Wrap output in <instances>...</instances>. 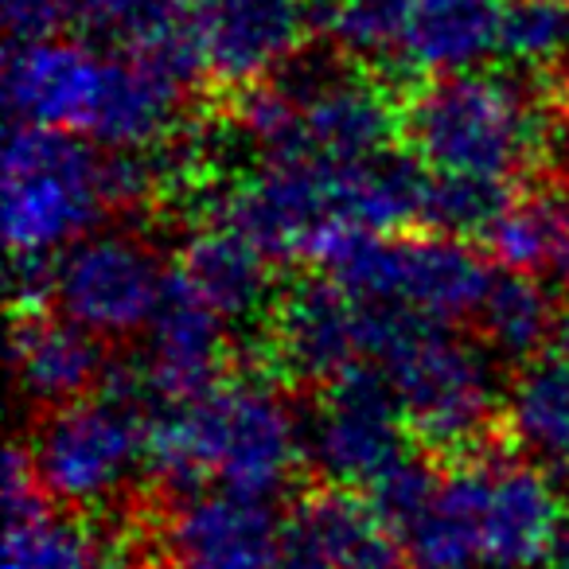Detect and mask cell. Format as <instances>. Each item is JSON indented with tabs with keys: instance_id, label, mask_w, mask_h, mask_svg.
<instances>
[{
	"instance_id": "obj_25",
	"label": "cell",
	"mask_w": 569,
	"mask_h": 569,
	"mask_svg": "<svg viewBox=\"0 0 569 569\" xmlns=\"http://www.w3.org/2000/svg\"><path fill=\"white\" fill-rule=\"evenodd\" d=\"M499 56L527 71H553L569 56V0H507Z\"/></svg>"
},
{
	"instance_id": "obj_24",
	"label": "cell",
	"mask_w": 569,
	"mask_h": 569,
	"mask_svg": "<svg viewBox=\"0 0 569 569\" xmlns=\"http://www.w3.org/2000/svg\"><path fill=\"white\" fill-rule=\"evenodd\" d=\"M515 191L507 183L488 180H457V176H433L429 172V196H426V222L421 230L429 234H449L465 242L468 234L488 238V230L499 222Z\"/></svg>"
},
{
	"instance_id": "obj_10",
	"label": "cell",
	"mask_w": 569,
	"mask_h": 569,
	"mask_svg": "<svg viewBox=\"0 0 569 569\" xmlns=\"http://www.w3.org/2000/svg\"><path fill=\"white\" fill-rule=\"evenodd\" d=\"M266 320L269 363L284 379L325 390L356 367L375 363L387 312L367 309L332 277H301L277 293Z\"/></svg>"
},
{
	"instance_id": "obj_23",
	"label": "cell",
	"mask_w": 569,
	"mask_h": 569,
	"mask_svg": "<svg viewBox=\"0 0 569 569\" xmlns=\"http://www.w3.org/2000/svg\"><path fill=\"white\" fill-rule=\"evenodd\" d=\"M507 426L538 457L569 465V359L561 351L519 371L507 395Z\"/></svg>"
},
{
	"instance_id": "obj_13",
	"label": "cell",
	"mask_w": 569,
	"mask_h": 569,
	"mask_svg": "<svg viewBox=\"0 0 569 569\" xmlns=\"http://www.w3.org/2000/svg\"><path fill=\"white\" fill-rule=\"evenodd\" d=\"M152 535L176 569H281L284 522H277L266 499L238 491L172 496Z\"/></svg>"
},
{
	"instance_id": "obj_3",
	"label": "cell",
	"mask_w": 569,
	"mask_h": 569,
	"mask_svg": "<svg viewBox=\"0 0 569 569\" xmlns=\"http://www.w3.org/2000/svg\"><path fill=\"white\" fill-rule=\"evenodd\" d=\"M234 126L261 152V164L340 168L395 149L402 106L375 71L293 63L273 82L234 98Z\"/></svg>"
},
{
	"instance_id": "obj_9",
	"label": "cell",
	"mask_w": 569,
	"mask_h": 569,
	"mask_svg": "<svg viewBox=\"0 0 569 569\" xmlns=\"http://www.w3.org/2000/svg\"><path fill=\"white\" fill-rule=\"evenodd\" d=\"M172 273L160 269L149 238L137 230H94L59 253L51 301L63 320L102 343L149 332Z\"/></svg>"
},
{
	"instance_id": "obj_14",
	"label": "cell",
	"mask_w": 569,
	"mask_h": 569,
	"mask_svg": "<svg viewBox=\"0 0 569 569\" xmlns=\"http://www.w3.org/2000/svg\"><path fill=\"white\" fill-rule=\"evenodd\" d=\"M406 538L363 491L317 488L284 519L281 569H402Z\"/></svg>"
},
{
	"instance_id": "obj_22",
	"label": "cell",
	"mask_w": 569,
	"mask_h": 569,
	"mask_svg": "<svg viewBox=\"0 0 569 569\" xmlns=\"http://www.w3.org/2000/svg\"><path fill=\"white\" fill-rule=\"evenodd\" d=\"M483 343L496 356L515 359V363H535L553 343L566 336L561 328V301L553 284L522 273H499L476 312Z\"/></svg>"
},
{
	"instance_id": "obj_15",
	"label": "cell",
	"mask_w": 569,
	"mask_h": 569,
	"mask_svg": "<svg viewBox=\"0 0 569 569\" xmlns=\"http://www.w3.org/2000/svg\"><path fill=\"white\" fill-rule=\"evenodd\" d=\"M227 328V320L180 273H172L164 301L144 332L149 336L144 363L133 375L144 402L168 410V406H183L207 395L214 382H222V363H227L230 348Z\"/></svg>"
},
{
	"instance_id": "obj_19",
	"label": "cell",
	"mask_w": 569,
	"mask_h": 569,
	"mask_svg": "<svg viewBox=\"0 0 569 569\" xmlns=\"http://www.w3.org/2000/svg\"><path fill=\"white\" fill-rule=\"evenodd\" d=\"M176 273L219 312L227 325H246L253 317H269L273 309V277L269 253L238 234L227 222H207L183 246Z\"/></svg>"
},
{
	"instance_id": "obj_16",
	"label": "cell",
	"mask_w": 569,
	"mask_h": 569,
	"mask_svg": "<svg viewBox=\"0 0 569 569\" xmlns=\"http://www.w3.org/2000/svg\"><path fill=\"white\" fill-rule=\"evenodd\" d=\"M106 51L74 40H12L4 59V98L20 126L82 133L102 82Z\"/></svg>"
},
{
	"instance_id": "obj_11",
	"label": "cell",
	"mask_w": 569,
	"mask_h": 569,
	"mask_svg": "<svg viewBox=\"0 0 569 569\" xmlns=\"http://www.w3.org/2000/svg\"><path fill=\"white\" fill-rule=\"evenodd\" d=\"M410 426L379 367H356L325 387L309 426V460L328 488L379 491L410 460Z\"/></svg>"
},
{
	"instance_id": "obj_7",
	"label": "cell",
	"mask_w": 569,
	"mask_h": 569,
	"mask_svg": "<svg viewBox=\"0 0 569 569\" xmlns=\"http://www.w3.org/2000/svg\"><path fill=\"white\" fill-rule=\"evenodd\" d=\"M325 277L367 309L449 328L480 312L491 273L460 238L449 234H343L320 258Z\"/></svg>"
},
{
	"instance_id": "obj_26",
	"label": "cell",
	"mask_w": 569,
	"mask_h": 569,
	"mask_svg": "<svg viewBox=\"0 0 569 569\" xmlns=\"http://www.w3.org/2000/svg\"><path fill=\"white\" fill-rule=\"evenodd\" d=\"M79 0H4V20L17 40H48L63 24H74Z\"/></svg>"
},
{
	"instance_id": "obj_4",
	"label": "cell",
	"mask_w": 569,
	"mask_h": 569,
	"mask_svg": "<svg viewBox=\"0 0 569 569\" xmlns=\"http://www.w3.org/2000/svg\"><path fill=\"white\" fill-rule=\"evenodd\" d=\"M402 137L426 172L511 188L550 144V113L511 74L465 71L402 98Z\"/></svg>"
},
{
	"instance_id": "obj_18",
	"label": "cell",
	"mask_w": 569,
	"mask_h": 569,
	"mask_svg": "<svg viewBox=\"0 0 569 569\" xmlns=\"http://www.w3.org/2000/svg\"><path fill=\"white\" fill-rule=\"evenodd\" d=\"M12 367L17 382L36 406L63 410L82 398L102 375V340L82 332L71 320L48 312H20L12 328Z\"/></svg>"
},
{
	"instance_id": "obj_20",
	"label": "cell",
	"mask_w": 569,
	"mask_h": 569,
	"mask_svg": "<svg viewBox=\"0 0 569 569\" xmlns=\"http://www.w3.org/2000/svg\"><path fill=\"white\" fill-rule=\"evenodd\" d=\"M483 242L503 273L569 284V183L515 196Z\"/></svg>"
},
{
	"instance_id": "obj_2",
	"label": "cell",
	"mask_w": 569,
	"mask_h": 569,
	"mask_svg": "<svg viewBox=\"0 0 569 569\" xmlns=\"http://www.w3.org/2000/svg\"><path fill=\"white\" fill-rule=\"evenodd\" d=\"M305 452L309 429L261 375L222 379L191 402L152 413L149 468L172 496L214 483L269 499L293 480Z\"/></svg>"
},
{
	"instance_id": "obj_17",
	"label": "cell",
	"mask_w": 569,
	"mask_h": 569,
	"mask_svg": "<svg viewBox=\"0 0 569 569\" xmlns=\"http://www.w3.org/2000/svg\"><path fill=\"white\" fill-rule=\"evenodd\" d=\"M507 0H406L390 74H465L499 56Z\"/></svg>"
},
{
	"instance_id": "obj_28",
	"label": "cell",
	"mask_w": 569,
	"mask_h": 569,
	"mask_svg": "<svg viewBox=\"0 0 569 569\" xmlns=\"http://www.w3.org/2000/svg\"><path fill=\"white\" fill-rule=\"evenodd\" d=\"M553 351H561V356H566V359H569V328H566V336H561V340H558V343H553Z\"/></svg>"
},
{
	"instance_id": "obj_27",
	"label": "cell",
	"mask_w": 569,
	"mask_h": 569,
	"mask_svg": "<svg viewBox=\"0 0 569 569\" xmlns=\"http://www.w3.org/2000/svg\"><path fill=\"white\" fill-rule=\"evenodd\" d=\"M558 553H561V569H569V535H566V538H561Z\"/></svg>"
},
{
	"instance_id": "obj_6",
	"label": "cell",
	"mask_w": 569,
	"mask_h": 569,
	"mask_svg": "<svg viewBox=\"0 0 569 569\" xmlns=\"http://www.w3.org/2000/svg\"><path fill=\"white\" fill-rule=\"evenodd\" d=\"M4 234L17 258H51L98 230L118 211L110 183V152L59 129L17 126L0 164Z\"/></svg>"
},
{
	"instance_id": "obj_1",
	"label": "cell",
	"mask_w": 569,
	"mask_h": 569,
	"mask_svg": "<svg viewBox=\"0 0 569 569\" xmlns=\"http://www.w3.org/2000/svg\"><path fill=\"white\" fill-rule=\"evenodd\" d=\"M398 530L421 569H530L566 538L550 476L499 449L433 472Z\"/></svg>"
},
{
	"instance_id": "obj_21",
	"label": "cell",
	"mask_w": 569,
	"mask_h": 569,
	"mask_svg": "<svg viewBox=\"0 0 569 569\" xmlns=\"http://www.w3.org/2000/svg\"><path fill=\"white\" fill-rule=\"evenodd\" d=\"M74 24L113 43V51L172 67L176 74H199L191 48V0H79Z\"/></svg>"
},
{
	"instance_id": "obj_12",
	"label": "cell",
	"mask_w": 569,
	"mask_h": 569,
	"mask_svg": "<svg viewBox=\"0 0 569 569\" xmlns=\"http://www.w3.org/2000/svg\"><path fill=\"white\" fill-rule=\"evenodd\" d=\"M309 28L305 0H191L196 67L230 98L289 71L301 59Z\"/></svg>"
},
{
	"instance_id": "obj_8",
	"label": "cell",
	"mask_w": 569,
	"mask_h": 569,
	"mask_svg": "<svg viewBox=\"0 0 569 569\" xmlns=\"http://www.w3.org/2000/svg\"><path fill=\"white\" fill-rule=\"evenodd\" d=\"M137 382L106 398H82L40 421L32 441V465L51 503L71 511L110 507L126 496V483L149 465L152 418L144 413Z\"/></svg>"
},
{
	"instance_id": "obj_5",
	"label": "cell",
	"mask_w": 569,
	"mask_h": 569,
	"mask_svg": "<svg viewBox=\"0 0 569 569\" xmlns=\"http://www.w3.org/2000/svg\"><path fill=\"white\" fill-rule=\"evenodd\" d=\"M375 367L395 390L410 437L421 449L449 465L496 452L507 395L499 390L488 351L449 328L387 317Z\"/></svg>"
}]
</instances>
